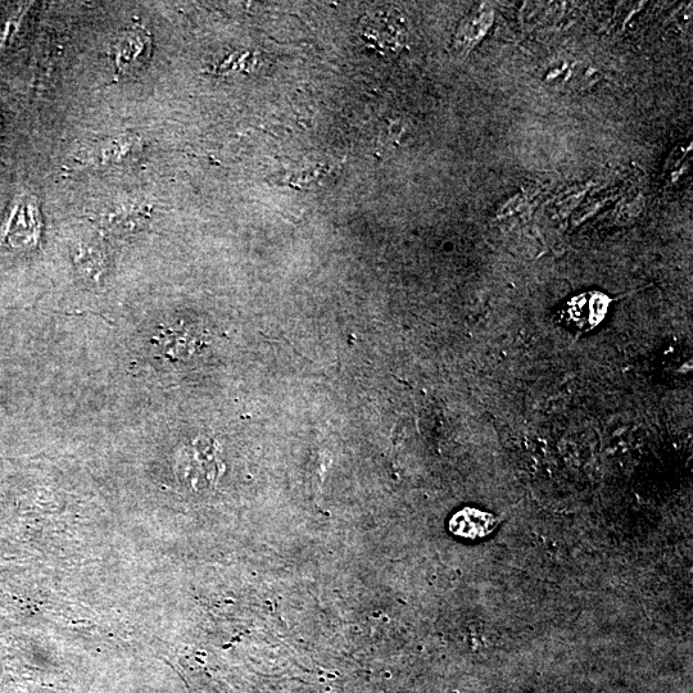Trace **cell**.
Here are the masks:
<instances>
[{"label": "cell", "mask_w": 693, "mask_h": 693, "mask_svg": "<svg viewBox=\"0 0 693 693\" xmlns=\"http://www.w3.org/2000/svg\"><path fill=\"white\" fill-rule=\"evenodd\" d=\"M40 215L38 203L31 196L22 194L17 198L9 219L3 226L2 243L6 246L24 249L33 248L40 237Z\"/></svg>", "instance_id": "1"}, {"label": "cell", "mask_w": 693, "mask_h": 693, "mask_svg": "<svg viewBox=\"0 0 693 693\" xmlns=\"http://www.w3.org/2000/svg\"><path fill=\"white\" fill-rule=\"evenodd\" d=\"M610 300L602 293H587L574 297L566 305L564 319L569 326L588 332L605 319Z\"/></svg>", "instance_id": "2"}, {"label": "cell", "mask_w": 693, "mask_h": 693, "mask_svg": "<svg viewBox=\"0 0 693 693\" xmlns=\"http://www.w3.org/2000/svg\"><path fill=\"white\" fill-rule=\"evenodd\" d=\"M397 13L377 12L365 18L364 38L371 40L379 48L397 51L405 42V26Z\"/></svg>", "instance_id": "3"}, {"label": "cell", "mask_w": 693, "mask_h": 693, "mask_svg": "<svg viewBox=\"0 0 693 693\" xmlns=\"http://www.w3.org/2000/svg\"><path fill=\"white\" fill-rule=\"evenodd\" d=\"M498 525V519L495 515L484 513L473 507H465L452 516L448 529L456 537L471 539H480L488 537Z\"/></svg>", "instance_id": "4"}, {"label": "cell", "mask_w": 693, "mask_h": 693, "mask_svg": "<svg viewBox=\"0 0 693 693\" xmlns=\"http://www.w3.org/2000/svg\"><path fill=\"white\" fill-rule=\"evenodd\" d=\"M151 52V38L144 30L135 29L122 36L117 44V67L122 72L139 69L148 60Z\"/></svg>", "instance_id": "5"}, {"label": "cell", "mask_w": 693, "mask_h": 693, "mask_svg": "<svg viewBox=\"0 0 693 693\" xmlns=\"http://www.w3.org/2000/svg\"><path fill=\"white\" fill-rule=\"evenodd\" d=\"M103 262L102 249L98 246L85 244L76 249L75 264L86 279L98 280L103 270Z\"/></svg>", "instance_id": "6"}, {"label": "cell", "mask_w": 693, "mask_h": 693, "mask_svg": "<svg viewBox=\"0 0 693 693\" xmlns=\"http://www.w3.org/2000/svg\"><path fill=\"white\" fill-rule=\"evenodd\" d=\"M130 148V138L110 140V142L103 143L99 149L93 148V151H90V156H86V162L107 163L117 161V158L124 157V154L130 151Z\"/></svg>", "instance_id": "7"}]
</instances>
